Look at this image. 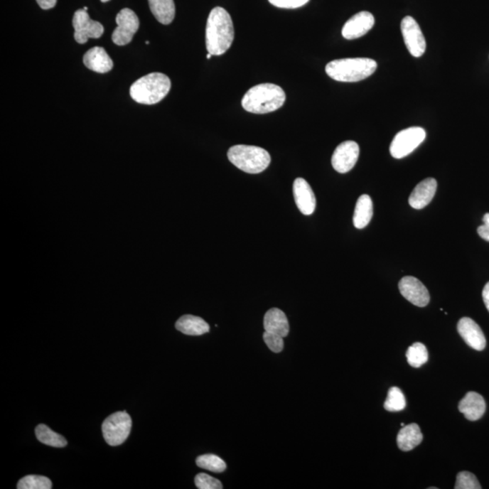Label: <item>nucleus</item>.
Segmentation results:
<instances>
[{
	"label": "nucleus",
	"instance_id": "obj_1",
	"mask_svg": "<svg viewBox=\"0 0 489 489\" xmlns=\"http://www.w3.org/2000/svg\"><path fill=\"white\" fill-rule=\"evenodd\" d=\"M235 36L231 16L226 9L217 6L210 11L206 28L207 50L213 55L225 54L232 45Z\"/></svg>",
	"mask_w": 489,
	"mask_h": 489
},
{
	"label": "nucleus",
	"instance_id": "obj_2",
	"mask_svg": "<svg viewBox=\"0 0 489 489\" xmlns=\"http://www.w3.org/2000/svg\"><path fill=\"white\" fill-rule=\"evenodd\" d=\"M286 92L279 85L260 84L250 88L242 99V107L251 114H264L279 110L286 102Z\"/></svg>",
	"mask_w": 489,
	"mask_h": 489
},
{
	"label": "nucleus",
	"instance_id": "obj_3",
	"mask_svg": "<svg viewBox=\"0 0 489 489\" xmlns=\"http://www.w3.org/2000/svg\"><path fill=\"white\" fill-rule=\"evenodd\" d=\"M376 69L377 63L371 58H343L328 63L326 72L333 80L355 82L371 77Z\"/></svg>",
	"mask_w": 489,
	"mask_h": 489
},
{
	"label": "nucleus",
	"instance_id": "obj_4",
	"mask_svg": "<svg viewBox=\"0 0 489 489\" xmlns=\"http://www.w3.org/2000/svg\"><path fill=\"white\" fill-rule=\"evenodd\" d=\"M171 87V82L166 75L153 72L134 82L130 95L138 104L151 105L163 100Z\"/></svg>",
	"mask_w": 489,
	"mask_h": 489
},
{
	"label": "nucleus",
	"instance_id": "obj_5",
	"mask_svg": "<svg viewBox=\"0 0 489 489\" xmlns=\"http://www.w3.org/2000/svg\"><path fill=\"white\" fill-rule=\"evenodd\" d=\"M227 158L235 166L250 174L262 173L271 163L269 151L251 145H235L227 151Z\"/></svg>",
	"mask_w": 489,
	"mask_h": 489
},
{
	"label": "nucleus",
	"instance_id": "obj_6",
	"mask_svg": "<svg viewBox=\"0 0 489 489\" xmlns=\"http://www.w3.org/2000/svg\"><path fill=\"white\" fill-rule=\"evenodd\" d=\"M131 429V419L127 412H115L102 423V434L105 441L112 447L127 441Z\"/></svg>",
	"mask_w": 489,
	"mask_h": 489
},
{
	"label": "nucleus",
	"instance_id": "obj_7",
	"mask_svg": "<svg viewBox=\"0 0 489 489\" xmlns=\"http://www.w3.org/2000/svg\"><path fill=\"white\" fill-rule=\"evenodd\" d=\"M426 139V131L421 127H409L399 131L393 139L389 153L395 158H402L414 151Z\"/></svg>",
	"mask_w": 489,
	"mask_h": 489
},
{
	"label": "nucleus",
	"instance_id": "obj_8",
	"mask_svg": "<svg viewBox=\"0 0 489 489\" xmlns=\"http://www.w3.org/2000/svg\"><path fill=\"white\" fill-rule=\"evenodd\" d=\"M117 28L112 32V42L117 45H128L138 31L140 21L130 9H122L117 16Z\"/></svg>",
	"mask_w": 489,
	"mask_h": 489
},
{
	"label": "nucleus",
	"instance_id": "obj_9",
	"mask_svg": "<svg viewBox=\"0 0 489 489\" xmlns=\"http://www.w3.org/2000/svg\"><path fill=\"white\" fill-rule=\"evenodd\" d=\"M75 28V39L79 44H85L89 38H99L104 34V26L100 22L91 19L84 9L75 12L72 18Z\"/></svg>",
	"mask_w": 489,
	"mask_h": 489
},
{
	"label": "nucleus",
	"instance_id": "obj_10",
	"mask_svg": "<svg viewBox=\"0 0 489 489\" xmlns=\"http://www.w3.org/2000/svg\"><path fill=\"white\" fill-rule=\"evenodd\" d=\"M403 39L409 54L414 58H421L426 51V41L421 28L412 16H405L401 23Z\"/></svg>",
	"mask_w": 489,
	"mask_h": 489
},
{
	"label": "nucleus",
	"instance_id": "obj_11",
	"mask_svg": "<svg viewBox=\"0 0 489 489\" xmlns=\"http://www.w3.org/2000/svg\"><path fill=\"white\" fill-rule=\"evenodd\" d=\"M360 154L359 145L353 141H343L335 149L332 157L333 168L339 173H346L355 166Z\"/></svg>",
	"mask_w": 489,
	"mask_h": 489
},
{
	"label": "nucleus",
	"instance_id": "obj_12",
	"mask_svg": "<svg viewBox=\"0 0 489 489\" xmlns=\"http://www.w3.org/2000/svg\"><path fill=\"white\" fill-rule=\"evenodd\" d=\"M399 289L403 297L412 305L424 307L429 305L431 296L426 287L419 279L413 276H405L399 281Z\"/></svg>",
	"mask_w": 489,
	"mask_h": 489
},
{
	"label": "nucleus",
	"instance_id": "obj_13",
	"mask_svg": "<svg viewBox=\"0 0 489 489\" xmlns=\"http://www.w3.org/2000/svg\"><path fill=\"white\" fill-rule=\"evenodd\" d=\"M375 16L368 11L357 13L343 26L342 35L345 39L353 41L362 38L375 26Z\"/></svg>",
	"mask_w": 489,
	"mask_h": 489
},
{
	"label": "nucleus",
	"instance_id": "obj_14",
	"mask_svg": "<svg viewBox=\"0 0 489 489\" xmlns=\"http://www.w3.org/2000/svg\"><path fill=\"white\" fill-rule=\"evenodd\" d=\"M458 332L471 348L477 351H483L485 348L487 341H485L484 333L474 320L468 317H463L459 320Z\"/></svg>",
	"mask_w": 489,
	"mask_h": 489
},
{
	"label": "nucleus",
	"instance_id": "obj_15",
	"mask_svg": "<svg viewBox=\"0 0 489 489\" xmlns=\"http://www.w3.org/2000/svg\"><path fill=\"white\" fill-rule=\"evenodd\" d=\"M294 197L301 213L309 216L316 207V199L311 186L303 178H297L294 183Z\"/></svg>",
	"mask_w": 489,
	"mask_h": 489
},
{
	"label": "nucleus",
	"instance_id": "obj_16",
	"mask_svg": "<svg viewBox=\"0 0 489 489\" xmlns=\"http://www.w3.org/2000/svg\"><path fill=\"white\" fill-rule=\"evenodd\" d=\"M437 181L434 178H425L419 183L409 198L412 209L422 210L431 203L437 190Z\"/></svg>",
	"mask_w": 489,
	"mask_h": 489
},
{
	"label": "nucleus",
	"instance_id": "obj_17",
	"mask_svg": "<svg viewBox=\"0 0 489 489\" xmlns=\"http://www.w3.org/2000/svg\"><path fill=\"white\" fill-rule=\"evenodd\" d=\"M458 409L468 421H478L485 412V399L478 393L469 392L459 402Z\"/></svg>",
	"mask_w": 489,
	"mask_h": 489
},
{
	"label": "nucleus",
	"instance_id": "obj_18",
	"mask_svg": "<svg viewBox=\"0 0 489 489\" xmlns=\"http://www.w3.org/2000/svg\"><path fill=\"white\" fill-rule=\"evenodd\" d=\"M82 61L88 69L100 74L110 72L114 68V62L101 46H95L85 53Z\"/></svg>",
	"mask_w": 489,
	"mask_h": 489
},
{
	"label": "nucleus",
	"instance_id": "obj_19",
	"mask_svg": "<svg viewBox=\"0 0 489 489\" xmlns=\"http://www.w3.org/2000/svg\"><path fill=\"white\" fill-rule=\"evenodd\" d=\"M266 332L276 333L285 338L289 333V323L286 313L279 308H272L264 317Z\"/></svg>",
	"mask_w": 489,
	"mask_h": 489
},
{
	"label": "nucleus",
	"instance_id": "obj_20",
	"mask_svg": "<svg viewBox=\"0 0 489 489\" xmlns=\"http://www.w3.org/2000/svg\"><path fill=\"white\" fill-rule=\"evenodd\" d=\"M422 439L423 435L419 425L412 423V424L404 426L399 431L397 445L401 451H409L421 444Z\"/></svg>",
	"mask_w": 489,
	"mask_h": 489
},
{
	"label": "nucleus",
	"instance_id": "obj_21",
	"mask_svg": "<svg viewBox=\"0 0 489 489\" xmlns=\"http://www.w3.org/2000/svg\"><path fill=\"white\" fill-rule=\"evenodd\" d=\"M176 329L184 335H201L210 332V326L200 317L187 315L178 320Z\"/></svg>",
	"mask_w": 489,
	"mask_h": 489
},
{
	"label": "nucleus",
	"instance_id": "obj_22",
	"mask_svg": "<svg viewBox=\"0 0 489 489\" xmlns=\"http://www.w3.org/2000/svg\"><path fill=\"white\" fill-rule=\"evenodd\" d=\"M373 215V204L369 195H362L357 200L355 214H353V225L356 229H365L368 226Z\"/></svg>",
	"mask_w": 489,
	"mask_h": 489
},
{
	"label": "nucleus",
	"instance_id": "obj_23",
	"mask_svg": "<svg viewBox=\"0 0 489 489\" xmlns=\"http://www.w3.org/2000/svg\"><path fill=\"white\" fill-rule=\"evenodd\" d=\"M151 11L161 24L168 25L175 18L173 0H148Z\"/></svg>",
	"mask_w": 489,
	"mask_h": 489
},
{
	"label": "nucleus",
	"instance_id": "obj_24",
	"mask_svg": "<svg viewBox=\"0 0 489 489\" xmlns=\"http://www.w3.org/2000/svg\"><path fill=\"white\" fill-rule=\"evenodd\" d=\"M36 436L41 444L51 446V447L64 448L68 445L67 439L62 435L55 434L44 424L38 425L36 428Z\"/></svg>",
	"mask_w": 489,
	"mask_h": 489
},
{
	"label": "nucleus",
	"instance_id": "obj_25",
	"mask_svg": "<svg viewBox=\"0 0 489 489\" xmlns=\"http://www.w3.org/2000/svg\"><path fill=\"white\" fill-rule=\"evenodd\" d=\"M406 358H407L409 365L413 368H419L428 362V350L421 343H413L412 346L409 347L408 351L406 353Z\"/></svg>",
	"mask_w": 489,
	"mask_h": 489
},
{
	"label": "nucleus",
	"instance_id": "obj_26",
	"mask_svg": "<svg viewBox=\"0 0 489 489\" xmlns=\"http://www.w3.org/2000/svg\"><path fill=\"white\" fill-rule=\"evenodd\" d=\"M406 407V399L402 389L392 387L389 389L387 399L385 402V409L391 412H402Z\"/></svg>",
	"mask_w": 489,
	"mask_h": 489
},
{
	"label": "nucleus",
	"instance_id": "obj_27",
	"mask_svg": "<svg viewBox=\"0 0 489 489\" xmlns=\"http://www.w3.org/2000/svg\"><path fill=\"white\" fill-rule=\"evenodd\" d=\"M196 463L198 467L211 472H216V473H220L227 468V465L223 459L213 454L200 456L196 459Z\"/></svg>",
	"mask_w": 489,
	"mask_h": 489
},
{
	"label": "nucleus",
	"instance_id": "obj_28",
	"mask_svg": "<svg viewBox=\"0 0 489 489\" xmlns=\"http://www.w3.org/2000/svg\"><path fill=\"white\" fill-rule=\"evenodd\" d=\"M18 489H50L52 482L50 479L43 475H31L23 478L18 483Z\"/></svg>",
	"mask_w": 489,
	"mask_h": 489
},
{
	"label": "nucleus",
	"instance_id": "obj_29",
	"mask_svg": "<svg viewBox=\"0 0 489 489\" xmlns=\"http://www.w3.org/2000/svg\"><path fill=\"white\" fill-rule=\"evenodd\" d=\"M478 478L468 471L459 472L456 481L455 489H480Z\"/></svg>",
	"mask_w": 489,
	"mask_h": 489
},
{
	"label": "nucleus",
	"instance_id": "obj_30",
	"mask_svg": "<svg viewBox=\"0 0 489 489\" xmlns=\"http://www.w3.org/2000/svg\"><path fill=\"white\" fill-rule=\"evenodd\" d=\"M195 485L200 489H221L222 484L217 478L210 477V475L200 473L195 478Z\"/></svg>",
	"mask_w": 489,
	"mask_h": 489
},
{
	"label": "nucleus",
	"instance_id": "obj_31",
	"mask_svg": "<svg viewBox=\"0 0 489 489\" xmlns=\"http://www.w3.org/2000/svg\"><path fill=\"white\" fill-rule=\"evenodd\" d=\"M264 342L273 353H279L284 349V337L276 333L265 332L263 335Z\"/></svg>",
	"mask_w": 489,
	"mask_h": 489
},
{
	"label": "nucleus",
	"instance_id": "obj_32",
	"mask_svg": "<svg viewBox=\"0 0 489 489\" xmlns=\"http://www.w3.org/2000/svg\"><path fill=\"white\" fill-rule=\"evenodd\" d=\"M273 6L280 9H299L305 6L309 0H269Z\"/></svg>",
	"mask_w": 489,
	"mask_h": 489
},
{
	"label": "nucleus",
	"instance_id": "obj_33",
	"mask_svg": "<svg viewBox=\"0 0 489 489\" xmlns=\"http://www.w3.org/2000/svg\"><path fill=\"white\" fill-rule=\"evenodd\" d=\"M36 2L42 9L48 11V9L55 8L58 0H36Z\"/></svg>",
	"mask_w": 489,
	"mask_h": 489
},
{
	"label": "nucleus",
	"instance_id": "obj_34",
	"mask_svg": "<svg viewBox=\"0 0 489 489\" xmlns=\"http://www.w3.org/2000/svg\"><path fill=\"white\" fill-rule=\"evenodd\" d=\"M478 233L482 239L489 242V227L485 226V225H482V226L478 227Z\"/></svg>",
	"mask_w": 489,
	"mask_h": 489
},
{
	"label": "nucleus",
	"instance_id": "obj_35",
	"mask_svg": "<svg viewBox=\"0 0 489 489\" xmlns=\"http://www.w3.org/2000/svg\"><path fill=\"white\" fill-rule=\"evenodd\" d=\"M485 307L489 312V282L485 286L483 293H482Z\"/></svg>",
	"mask_w": 489,
	"mask_h": 489
},
{
	"label": "nucleus",
	"instance_id": "obj_36",
	"mask_svg": "<svg viewBox=\"0 0 489 489\" xmlns=\"http://www.w3.org/2000/svg\"><path fill=\"white\" fill-rule=\"evenodd\" d=\"M483 222L485 226L489 227V213L485 214L483 217Z\"/></svg>",
	"mask_w": 489,
	"mask_h": 489
},
{
	"label": "nucleus",
	"instance_id": "obj_37",
	"mask_svg": "<svg viewBox=\"0 0 489 489\" xmlns=\"http://www.w3.org/2000/svg\"><path fill=\"white\" fill-rule=\"evenodd\" d=\"M211 56H213V55L210 54V53H209V54L207 55V58L210 59Z\"/></svg>",
	"mask_w": 489,
	"mask_h": 489
},
{
	"label": "nucleus",
	"instance_id": "obj_38",
	"mask_svg": "<svg viewBox=\"0 0 489 489\" xmlns=\"http://www.w3.org/2000/svg\"><path fill=\"white\" fill-rule=\"evenodd\" d=\"M102 3L108 2L110 1V0H101Z\"/></svg>",
	"mask_w": 489,
	"mask_h": 489
},
{
	"label": "nucleus",
	"instance_id": "obj_39",
	"mask_svg": "<svg viewBox=\"0 0 489 489\" xmlns=\"http://www.w3.org/2000/svg\"><path fill=\"white\" fill-rule=\"evenodd\" d=\"M84 9H85V11H88L87 6H85Z\"/></svg>",
	"mask_w": 489,
	"mask_h": 489
},
{
	"label": "nucleus",
	"instance_id": "obj_40",
	"mask_svg": "<svg viewBox=\"0 0 489 489\" xmlns=\"http://www.w3.org/2000/svg\"><path fill=\"white\" fill-rule=\"evenodd\" d=\"M401 426H402V427H404V426H405L404 423H402Z\"/></svg>",
	"mask_w": 489,
	"mask_h": 489
}]
</instances>
